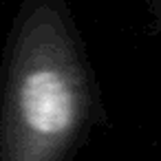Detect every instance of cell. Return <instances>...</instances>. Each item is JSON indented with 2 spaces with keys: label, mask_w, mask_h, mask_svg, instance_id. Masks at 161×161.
Returning <instances> with one entry per match:
<instances>
[{
  "label": "cell",
  "mask_w": 161,
  "mask_h": 161,
  "mask_svg": "<svg viewBox=\"0 0 161 161\" xmlns=\"http://www.w3.org/2000/svg\"><path fill=\"white\" fill-rule=\"evenodd\" d=\"M106 117L66 0H22L0 58V161H71Z\"/></svg>",
  "instance_id": "6da1fadb"
},
{
  "label": "cell",
  "mask_w": 161,
  "mask_h": 161,
  "mask_svg": "<svg viewBox=\"0 0 161 161\" xmlns=\"http://www.w3.org/2000/svg\"><path fill=\"white\" fill-rule=\"evenodd\" d=\"M150 14V33L161 40V0H146Z\"/></svg>",
  "instance_id": "7a4b0ae2"
}]
</instances>
